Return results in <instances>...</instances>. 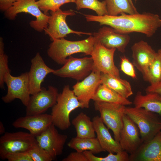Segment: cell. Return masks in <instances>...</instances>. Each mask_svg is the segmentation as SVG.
<instances>
[{
	"label": "cell",
	"instance_id": "cell-1",
	"mask_svg": "<svg viewBox=\"0 0 161 161\" xmlns=\"http://www.w3.org/2000/svg\"><path fill=\"white\" fill-rule=\"evenodd\" d=\"M83 15L87 21L97 22L100 25L110 26L120 34L139 32L150 38L161 27V18L159 15L149 12L132 14L123 13L116 16Z\"/></svg>",
	"mask_w": 161,
	"mask_h": 161
},
{
	"label": "cell",
	"instance_id": "cell-2",
	"mask_svg": "<svg viewBox=\"0 0 161 161\" xmlns=\"http://www.w3.org/2000/svg\"><path fill=\"white\" fill-rule=\"evenodd\" d=\"M96 40L93 36L80 41H70L64 38L55 39L52 41L47 54L53 61L59 65H64L67 57L78 53L90 55Z\"/></svg>",
	"mask_w": 161,
	"mask_h": 161
},
{
	"label": "cell",
	"instance_id": "cell-3",
	"mask_svg": "<svg viewBox=\"0 0 161 161\" xmlns=\"http://www.w3.org/2000/svg\"><path fill=\"white\" fill-rule=\"evenodd\" d=\"M82 106L69 85L64 86L59 93L56 103L52 107V123L61 130L69 129L71 125L69 115L74 110Z\"/></svg>",
	"mask_w": 161,
	"mask_h": 161
},
{
	"label": "cell",
	"instance_id": "cell-4",
	"mask_svg": "<svg viewBox=\"0 0 161 161\" xmlns=\"http://www.w3.org/2000/svg\"><path fill=\"white\" fill-rule=\"evenodd\" d=\"M124 113L137 125L143 143L151 141L161 131V117L142 107H126Z\"/></svg>",
	"mask_w": 161,
	"mask_h": 161
},
{
	"label": "cell",
	"instance_id": "cell-5",
	"mask_svg": "<svg viewBox=\"0 0 161 161\" xmlns=\"http://www.w3.org/2000/svg\"><path fill=\"white\" fill-rule=\"evenodd\" d=\"M37 1V0H18L5 11V16L9 20H13L19 13H29L36 18L35 20L30 22V26L35 30L41 32L47 27L49 16L42 12Z\"/></svg>",
	"mask_w": 161,
	"mask_h": 161
},
{
	"label": "cell",
	"instance_id": "cell-6",
	"mask_svg": "<svg viewBox=\"0 0 161 161\" xmlns=\"http://www.w3.org/2000/svg\"><path fill=\"white\" fill-rule=\"evenodd\" d=\"M94 106L95 109L100 113L104 123L112 131L114 138L119 142L125 106L102 101H94Z\"/></svg>",
	"mask_w": 161,
	"mask_h": 161
},
{
	"label": "cell",
	"instance_id": "cell-7",
	"mask_svg": "<svg viewBox=\"0 0 161 161\" xmlns=\"http://www.w3.org/2000/svg\"><path fill=\"white\" fill-rule=\"evenodd\" d=\"M37 142L36 137L30 133L5 132L0 138V158L4 160L8 154L28 151Z\"/></svg>",
	"mask_w": 161,
	"mask_h": 161
},
{
	"label": "cell",
	"instance_id": "cell-8",
	"mask_svg": "<svg viewBox=\"0 0 161 161\" xmlns=\"http://www.w3.org/2000/svg\"><path fill=\"white\" fill-rule=\"evenodd\" d=\"M4 82L7 87V94L2 97L6 103H10L16 99H19L26 107L29 102L30 95L28 72L21 74L18 76L7 73L4 77Z\"/></svg>",
	"mask_w": 161,
	"mask_h": 161
},
{
	"label": "cell",
	"instance_id": "cell-9",
	"mask_svg": "<svg viewBox=\"0 0 161 161\" xmlns=\"http://www.w3.org/2000/svg\"><path fill=\"white\" fill-rule=\"evenodd\" d=\"M47 27L44 30L52 41L55 39L64 38L71 33L79 35H92L93 33L73 30L68 25L66 21L67 17L75 15L73 10H69L63 11L60 9L55 11H50Z\"/></svg>",
	"mask_w": 161,
	"mask_h": 161
},
{
	"label": "cell",
	"instance_id": "cell-10",
	"mask_svg": "<svg viewBox=\"0 0 161 161\" xmlns=\"http://www.w3.org/2000/svg\"><path fill=\"white\" fill-rule=\"evenodd\" d=\"M94 68L91 57L78 58L70 56L63 66L55 70L53 74L60 77L71 78L78 81L88 76Z\"/></svg>",
	"mask_w": 161,
	"mask_h": 161
},
{
	"label": "cell",
	"instance_id": "cell-11",
	"mask_svg": "<svg viewBox=\"0 0 161 161\" xmlns=\"http://www.w3.org/2000/svg\"><path fill=\"white\" fill-rule=\"evenodd\" d=\"M101 72L94 68L91 73L72 87L75 95L82 106V108L89 107L90 101L94 97L99 86L101 84Z\"/></svg>",
	"mask_w": 161,
	"mask_h": 161
},
{
	"label": "cell",
	"instance_id": "cell-12",
	"mask_svg": "<svg viewBox=\"0 0 161 161\" xmlns=\"http://www.w3.org/2000/svg\"><path fill=\"white\" fill-rule=\"evenodd\" d=\"M116 50L114 48H107L96 41L90 55L93 59L94 67L100 72L119 78V71L114 62V54Z\"/></svg>",
	"mask_w": 161,
	"mask_h": 161
},
{
	"label": "cell",
	"instance_id": "cell-13",
	"mask_svg": "<svg viewBox=\"0 0 161 161\" xmlns=\"http://www.w3.org/2000/svg\"><path fill=\"white\" fill-rule=\"evenodd\" d=\"M58 89L49 86L47 89L42 87L41 90L32 95L26 106V115L43 114L56 103L58 95Z\"/></svg>",
	"mask_w": 161,
	"mask_h": 161
},
{
	"label": "cell",
	"instance_id": "cell-14",
	"mask_svg": "<svg viewBox=\"0 0 161 161\" xmlns=\"http://www.w3.org/2000/svg\"><path fill=\"white\" fill-rule=\"evenodd\" d=\"M55 127L52 123L36 137L38 145L46 151L54 160L62 153L68 138L66 135L60 134Z\"/></svg>",
	"mask_w": 161,
	"mask_h": 161
},
{
	"label": "cell",
	"instance_id": "cell-15",
	"mask_svg": "<svg viewBox=\"0 0 161 161\" xmlns=\"http://www.w3.org/2000/svg\"><path fill=\"white\" fill-rule=\"evenodd\" d=\"M123 126L120 133L119 142L123 150L131 154L143 143L137 125L127 115L123 117Z\"/></svg>",
	"mask_w": 161,
	"mask_h": 161
},
{
	"label": "cell",
	"instance_id": "cell-16",
	"mask_svg": "<svg viewBox=\"0 0 161 161\" xmlns=\"http://www.w3.org/2000/svg\"><path fill=\"white\" fill-rule=\"evenodd\" d=\"M92 35L96 41L106 48H114L123 53L125 52L130 40L128 34L117 33L112 27L106 25L93 33Z\"/></svg>",
	"mask_w": 161,
	"mask_h": 161
},
{
	"label": "cell",
	"instance_id": "cell-17",
	"mask_svg": "<svg viewBox=\"0 0 161 161\" xmlns=\"http://www.w3.org/2000/svg\"><path fill=\"white\" fill-rule=\"evenodd\" d=\"M52 123L51 114H41L26 115L16 119L12 123L16 128L28 130L30 133L36 137L40 134Z\"/></svg>",
	"mask_w": 161,
	"mask_h": 161
},
{
	"label": "cell",
	"instance_id": "cell-18",
	"mask_svg": "<svg viewBox=\"0 0 161 161\" xmlns=\"http://www.w3.org/2000/svg\"><path fill=\"white\" fill-rule=\"evenodd\" d=\"M55 70L45 63L39 52H37L31 60V66L28 72L30 93L34 94L41 89V84L48 74L53 73Z\"/></svg>",
	"mask_w": 161,
	"mask_h": 161
},
{
	"label": "cell",
	"instance_id": "cell-19",
	"mask_svg": "<svg viewBox=\"0 0 161 161\" xmlns=\"http://www.w3.org/2000/svg\"><path fill=\"white\" fill-rule=\"evenodd\" d=\"M131 49L132 63L143 75L154 59L157 52L147 42L143 40L134 43Z\"/></svg>",
	"mask_w": 161,
	"mask_h": 161
},
{
	"label": "cell",
	"instance_id": "cell-20",
	"mask_svg": "<svg viewBox=\"0 0 161 161\" xmlns=\"http://www.w3.org/2000/svg\"><path fill=\"white\" fill-rule=\"evenodd\" d=\"M129 161H161V131L129 155Z\"/></svg>",
	"mask_w": 161,
	"mask_h": 161
},
{
	"label": "cell",
	"instance_id": "cell-21",
	"mask_svg": "<svg viewBox=\"0 0 161 161\" xmlns=\"http://www.w3.org/2000/svg\"><path fill=\"white\" fill-rule=\"evenodd\" d=\"M92 121L97 138L105 151L116 153L123 150L119 142L112 137L100 117H94Z\"/></svg>",
	"mask_w": 161,
	"mask_h": 161
},
{
	"label": "cell",
	"instance_id": "cell-22",
	"mask_svg": "<svg viewBox=\"0 0 161 161\" xmlns=\"http://www.w3.org/2000/svg\"><path fill=\"white\" fill-rule=\"evenodd\" d=\"M134 106L143 108L158 114L161 117V95L156 93H146L143 95L138 92L133 103Z\"/></svg>",
	"mask_w": 161,
	"mask_h": 161
},
{
	"label": "cell",
	"instance_id": "cell-23",
	"mask_svg": "<svg viewBox=\"0 0 161 161\" xmlns=\"http://www.w3.org/2000/svg\"><path fill=\"white\" fill-rule=\"evenodd\" d=\"M101 84L114 90L125 98H128L133 94L131 86L126 80L101 72Z\"/></svg>",
	"mask_w": 161,
	"mask_h": 161
},
{
	"label": "cell",
	"instance_id": "cell-24",
	"mask_svg": "<svg viewBox=\"0 0 161 161\" xmlns=\"http://www.w3.org/2000/svg\"><path fill=\"white\" fill-rule=\"evenodd\" d=\"M92 100L94 101H102L126 106L133 103L127 98L107 86L100 84Z\"/></svg>",
	"mask_w": 161,
	"mask_h": 161
},
{
	"label": "cell",
	"instance_id": "cell-25",
	"mask_svg": "<svg viewBox=\"0 0 161 161\" xmlns=\"http://www.w3.org/2000/svg\"><path fill=\"white\" fill-rule=\"evenodd\" d=\"M72 123L78 138L95 137L93 123L86 114L81 112L72 120Z\"/></svg>",
	"mask_w": 161,
	"mask_h": 161
},
{
	"label": "cell",
	"instance_id": "cell-26",
	"mask_svg": "<svg viewBox=\"0 0 161 161\" xmlns=\"http://www.w3.org/2000/svg\"><path fill=\"white\" fill-rule=\"evenodd\" d=\"M68 146L76 151L83 152L88 151L94 154L100 153L104 150L97 138H72L67 143Z\"/></svg>",
	"mask_w": 161,
	"mask_h": 161
},
{
	"label": "cell",
	"instance_id": "cell-27",
	"mask_svg": "<svg viewBox=\"0 0 161 161\" xmlns=\"http://www.w3.org/2000/svg\"><path fill=\"white\" fill-rule=\"evenodd\" d=\"M108 15L116 16L122 13L132 14L138 13L129 0H104Z\"/></svg>",
	"mask_w": 161,
	"mask_h": 161
},
{
	"label": "cell",
	"instance_id": "cell-28",
	"mask_svg": "<svg viewBox=\"0 0 161 161\" xmlns=\"http://www.w3.org/2000/svg\"><path fill=\"white\" fill-rule=\"evenodd\" d=\"M75 3L78 10L84 8L91 9L99 16L108 14L105 0L101 1L98 0H76Z\"/></svg>",
	"mask_w": 161,
	"mask_h": 161
},
{
	"label": "cell",
	"instance_id": "cell-29",
	"mask_svg": "<svg viewBox=\"0 0 161 161\" xmlns=\"http://www.w3.org/2000/svg\"><path fill=\"white\" fill-rule=\"evenodd\" d=\"M143 76L144 80L150 84L161 80V57L157 52L154 59Z\"/></svg>",
	"mask_w": 161,
	"mask_h": 161
},
{
	"label": "cell",
	"instance_id": "cell-30",
	"mask_svg": "<svg viewBox=\"0 0 161 161\" xmlns=\"http://www.w3.org/2000/svg\"><path fill=\"white\" fill-rule=\"evenodd\" d=\"M83 152L88 161H129V155L124 150L115 154L109 153L107 156L104 157H97L90 151H86Z\"/></svg>",
	"mask_w": 161,
	"mask_h": 161
},
{
	"label": "cell",
	"instance_id": "cell-31",
	"mask_svg": "<svg viewBox=\"0 0 161 161\" xmlns=\"http://www.w3.org/2000/svg\"><path fill=\"white\" fill-rule=\"evenodd\" d=\"M76 0H37V3L40 10L48 14V11H55L60 9L63 5L75 3Z\"/></svg>",
	"mask_w": 161,
	"mask_h": 161
},
{
	"label": "cell",
	"instance_id": "cell-32",
	"mask_svg": "<svg viewBox=\"0 0 161 161\" xmlns=\"http://www.w3.org/2000/svg\"><path fill=\"white\" fill-rule=\"evenodd\" d=\"M4 43L2 37L0 38V86L4 89V77L5 74L10 72L8 66V57L4 54Z\"/></svg>",
	"mask_w": 161,
	"mask_h": 161
},
{
	"label": "cell",
	"instance_id": "cell-33",
	"mask_svg": "<svg viewBox=\"0 0 161 161\" xmlns=\"http://www.w3.org/2000/svg\"><path fill=\"white\" fill-rule=\"evenodd\" d=\"M33 161H52L53 158L37 142L28 151Z\"/></svg>",
	"mask_w": 161,
	"mask_h": 161
},
{
	"label": "cell",
	"instance_id": "cell-34",
	"mask_svg": "<svg viewBox=\"0 0 161 161\" xmlns=\"http://www.w3.org/2000/svg\"><path fill=\"white\" fill-rule=\"evenodd\" d=\"M120 69L124 74L133 79H136L137 75L132 63L125 56L120 57Z\"/></svg>",
	"mask_w": 161,
	"mask_h": 161
},
{
	"label": "cell",
	"instance_id": "cell-35",
	"mask_svg": "<svg viewBox=\"0 0 161 161\" xmlns=\"http://www.w3.org/2000/svg\"><path fill=\"white\" fill-rule=\"evenodd\" d=\"M5 159L8 161H33L27 151L8 154L5 156Z\"/></svg>",
	"mask_w": 161,
	"mask_h": 161
},
{
	"label": "cell",
	"instance_id": "cell-36",
	"mask_svg": "<svg viewBox=\"0 0 161 161\" xmlns=\"http://www.w3.org/2000/svg\"><path fill=\"white\" fill-rule=\"evenodd\" d=\"M62 161H88L83 152L76 151L70 153Z\"/></svg>",
	"mask_w": 161,
	"mask_h": 161
},
{
	"label": "cell",
	"instance_id": "cell-37",
	"mask_svg": "<svg viewBox=\"0 0 161 161\" xmlns=\"http://www.w3.org/2000/svg\"><path fill=\"white\" fill-rule=\"evenodd\" d=\"M146 93H156L161 95V80L150 84L145 89Z\"/></svg>",
	"mask_w": 161,
	"mask_h": 161
},
{
	"label": "cell",
	"instance_id": "cell-38",
	"mask_svg": "<svg viewBox=\"0 0 161 161\" xmlns=\"http://www.w3.org/2000/svg\"><path fill=\"white\" fill-rule=\"evenodd\" d=\"M18 0H0V9L5 11L12 6L13 4Z\"/></svg>",
	"mask_w": 161,
	"mask_h": 161
},
{
	"label": "cell",
	"instance_id": "cell-39",
	"mask_svg": "<svg viewBox=\"0 0 161 161\" xmlns=\"http://www.w3.org/2000/svg\"><path fill=\"white\" fill-rule=\"evenodd\" d=\"M5 132V129L3 123L0 122V134L2 135L4 134Z\"/></svg>",
	"mask_w": 161,
	"mask_h": 161
},
{
	"label": "cell",
	"instance_id": "cell-40",
	"mask_svg": "<svg viewBox=\"0 0 161 161\" xmlns=\"http://www.w3.org/2000/svg\"><path fill=\"white\" fill-rule=\"evenodd\" d=\"M129 2H130V3L131 4L132 6L133 7V8L134 9L137 10L136 8L135 7V6H134L133 4L132 0H129Z\"/></svg>",
	"mask_w": 161,
	"mask_h": 161
},
{
	"label": "cell",
	"instance_id": "cell-41",
	"mask_svg": "<svg viewBox=\"0 0 161 161\" xmlns=\"http://www.w3.org/2000/svg\"><path fill=\"white\" fill-rule=\"evenodd\" d=\"M157 52L161 57V48L158 50Z\"/></svg>",
	"mask_w": 161,
	"mask_h": 161
},
{
	"label": "cell",
	"instance_id": "cell-42",
	"mask_svg": "<svg viewBox=\"0 0 161 161\" xmlns=\"http://www.w3.org/2000/svg\"><path fill=\"white\" fill-rule=\"evenodd\" d=\"M138 0H134V1L135 2H136Z\"/></svg>",
	"mask_w": 161,
	"mask_h": 161
}]
</instances>
